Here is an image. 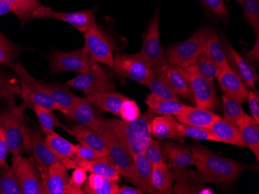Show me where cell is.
Wrapping results in <instances>:
<instances>
[{"label":"cell","instance_id":"obj_1","mask_svg":"<svg viewBox=\"0 0 259 194\" xmlns=\"http://www.w3.org/2000/svg\"><path fill=\"white\" fill-rule=\"evenodd\" d=\"M99 121L126 147L132 156L144 153L151 140V124L155 114L149 109L133 121L106 118L98 113Z\"/></svg>","mask_w":259,"mask_h":194},{"label":"cell","instance_id":"obj_2","mask_svg":"<svg viewBox=\"0 0 259 194\" xmlns=\"http://www.w3.org/2000/svg\"><path fill=\"white\" fill-rule=\"evenodd\" d=\"M195 165L205 181L228 186L238 179L248 166L233 159L222 157L200 144L192 146Z\"/></svg>","mask_w":259,"mask_h":194},{"label":"cell","instance_id":"obj_3","mask_svg":"<svg viewBox=\"0 0 259 194\" xmlns=\"http://www.w3.org/2000/svg\"><path fill=\"white\" fill-rule=\"evenodd\" d=\"M19 78L20 85V96L23 100V103L28 108L41 106L52 110L60 111L57 104L44 86L43 82L35 79L20 61H17L11 67Z\"/></svg>","mask_w":259,"mask_h":194},{"label":"cell","instance_id":"obj_4","mask_svg":"<svg viewBox=\"0 0 259 194\" xmlns=\"http://www.w3.org/2000/svg\"><path fill=\"white\" fill-rule=\"evenodd\" d=\"M210 29L202 28L181 43L171 45L164 59L172 66L185 68L196 63L199 53L203 51Z\"/></svg>","mask_w":259,"mask_h":194},{"label":"cell","instance_id":"obj_5","mask_svg":"<svg viewBox=\"0 0 259 194\" xmlns=\"http://www.w3.org/2000/svg\"><path fill=\"white\" fill-rule=\"evenodd\" d=\"M25 104L16 105L15 101L9 102L8 107L0 113V128L6 135L9 150L13 158L23 153V135L22 126L24 121Z\"/></svg>","mask_w":259,"mask_h":194},{"label":"cell","instance_id":"obj_6","mask_svg":"<svg viewBox=\"0 0 259 194\" xmlns=\"http://www.w3.org/2000/svg\"><path fill=\"white\" fill-rule=\"evenodd\" d=\"M113 71L120 82L131 79L141 85H146L154 76L151 65L141 53H116Z\"/></svg>","mask_w":259,"mask_h":194},{"label":"cell","instance_id":"obj_7","mask_svg":"<svg viewBox=\"0 0 259 194\" xmlns=\"http://www.w3.org/2000/svg\"><path fill=\"white\" fill-rule=\"evenodd\" d=\"M66 85L81 91L85 95L100 91H113L116 87L113 75L97 62H93L88 72L69 80Z\"/></svg>","mask_w":259,"mask_h":194},{"label":"cell","instance_id":"obj_8","mask_svg":"<svg viewBox=\"0 0 259 194\" xmlns=\"http://www.w3.org/2000/svg\"><path fill=\"white\" fill-rule=\"evenodd\" d=\"M178 68L189 84L193 100L197 106L203 107L211 111L216 109L218 107V98L214 85L199 73L196 63L187 68Z\"/></svg>","mask_w":259,"mask_h":194},{"label":"cell","instance_id":"obj_9","mask_svg":"<svg viewBox=\"0 0 259 194\" xmlns=\"http://www.w3.org/2000/svg\"><path fill=\"white\" fill-rule=\"evenodd\" d=\"M44 133L41 130H33L24 124L22 126L23 150L30 153L40 173L59 160L47 144Z\"/></svg>","mask_w":259,"mask_h":194},{"label":"cell","instance_id":"obj_10","mask_svg":"<svg viewBox=\"0 0 259 194\" xmlns=\"http://www.w3.org/2000/svg\"><path fill=\"white\" fill-rule=\"evenodd\" d=\"M85 47L92 60L113 68L114 63L113 53L117 50L113 39L101 27L96 24L84 33Z\"/></svg>","mask_w":259,"mask_h":194},{"label":"cell","instance_id":"obj_11","mask_svg":"<svg viewBox=\"0 0 259 194\" xmlns=\"http://www.w3.org/2000/svg\"><path fill=\"white\" fill-rule=\"evenodd\" d=\"M49 60L52 73L73 72L78 75L88 72L94 62L85 46L73 51L53 50L49 56Z\"/></svg>","mask_w":259,"mask_h":194},{"label":"cell","instance_id":"obj_12","mask_svg":"<svg viewBox=\"0 0 259 194\" xmlns=\"http://www.w3.org/2000/svg\"><path fill=\"white\" fill-rule=\"evenodd\" d=\"M11 168L18 179L22 194H46L40 171L32 158L22 155L13 158Z\"/></svg>","mask_w":259,"mask_h":194},{"label":"cell","instance_id":"obj_13","mask_svg":"<svg viewBox=\"0 0 259 194\" xmlns=\"http://www.w3.org/2000/svg\"><path fill=\"white\" fill-rule=\"evenodd\" d=\"M100 134L103 136L108 147L109 161L118 170L120 175L133 183L136 176L134 156L107 128L101 127Z\"/></svg>","mask_w":259,"mask_h":194},{"label":"cell","instance_id":"obj_14","mask_svg":"<svg viewBox=\"0 0 259 194\" xmlns=\"http://www.w3.org/2000/svg\"><path fill=\"white\" fill-rule=\"evenodd\" d=\"M97 9L77 12L62 13L54 11L51 7L42 6L33 14V20H56L75 27L80 33H85L97 24Z\"/></svg>","mask_w":259,"mask_h":194},{"label":"cell","instance_id":"obj_15","mask_svg":"<svg viewBox=\"0 0 259 194\" xmlns=\"http://www.w3.org/2000/svg\"><path fill=\"white\" fill-rule=\"evenodd\" d=\"M46 194H84L81 188L73 184L68 169L58 160L40 173Z\"/></svg>","mask_w":259,"mask_h":194},{"label":"cell","instance_id":"obj_16","mask_svg":"<svg viewBox=\"0 0 259 194\" xmlns=\"http://www.w3.org/2000/svg\"><path fill=\"white\" fill-rule=\"evenodd\" d=\"M160 10L157 9L143 35V45L140 53L151 68L164 60V50L160 40Z\"/></svg>","mask_w":259,"mask_h":194},{"label":"cell","instance_id":"obj_17","mask_svg":"<svg viewBox=\"0 0 259 194\" xmlns=\"http://www.w3.org/2000/svg\"><path fill=\"white\" fill-rule=\"evenodd\" d=\"M221 43L231 70L242 80L248 88L255 90L254 85L258 79L255 68L233 47L226 37L223 36Z\"/></svg>","mask_w":259,"mask_h":194},{"label":"cell","instance_id":"obj_18","mask_svg":"<svg viewBox=\"0 0 259 194\" xmlns=\"http://www.w3.org/2000/svg\"><path fill=\"white\" fill-rule=\"evenodd\" d=\"M155 75L161 77L177 95L188 99H193L189 84L177 67L167 63L164 59L163 61L152 68Z\"/></svg>","mask_w":259,"mask_h":194},{"label":"cell","instance_id":"obj_19","mask_svg":"<svg viewBox=\"0 0 259 194\" xmlns=\"http://www.w3.org/2000/svg\"><path fill=\"white\" fill-rule=\"evenodd\" d=\"M161 149L165 163L168 162L174 170L195 165L194 156L187 146L166 142L161 145Z\"/></svg>","mask_w":259,"mask_h":194},{"label":"cell","instance_id":"obj_20","mask_svg":"<svg viewBox=\"0 0 259 194\" xmlns=\"http://www.w3.org/2000/svg\"><path fill=\"white\" fill-rule=\"evenodd\" d=\"M217 79L224 94L241 104L247 101L250 88L231 69L221 71Z\"/></svg>","mask_w":259,"mask_h":194},{"label":"cell","instance_id":"obj_21","mask_svg":"<svg viewBox=\"0 0 259 194\" xmlns=\"http://www.w3.org/2000/svg\"><path fill=\"white\" fill-rule=\"evenodd\" d=\"M174 116L177 121L183 124L203 128H207L221 118L213 111L199 106H187Z\"/></svg>","mask_w":259,"mask_h":194},{"label":"cell","instance_id":"obj_22","mask_svg":"<svg viewBox=\"0 0 259 194\" xmlns=\"http://www.w3.org/2000/svg\"><path fill=\"white\" fill-rule=\"evenodd\" d=\"M45 140L52 151L67 169H72L77 167L75 160L76 156L75 145L70 143L57 133L47 134Z\"/></svg>","mask_w":259,"mask_h":194},{"label":"cell","instance_id":"obj_23","mask_svg":"<svg viewBox=\"0 0 259 194\" xmlns=\"http://www.w3.org/2000/svg\"><path fill=\"white\" fill-rule=\"evenodd\" d=\"M66 133L73 136L81 144L92 148L103 156H108V147L103 136L100 133L80 124L72 128H68Z\"/></svg>","mask_w":259,"mask_h":194},{"label":"cell","instance_id":"obj_24","mask_svg":"<svg viewBox=\"0 0 259 194\" xmlns=\"http://www.w3.org/2000/svg\"><path fill=\"white\" fill-rule=\"evenodd\" d=\"M44 86L58 105L60 111L70 118L78 96L75 95L67 85L44 83Z\"/></svg>","mask_w":259,"mask_h":194},{"label":"cell","instance_id":"obj_25","mask_svg":"<svg viewBox=\"0 0 259 194\" xmlns=\"http://www.w3.org/2000/svg\"><path fill=\"white\" fill-rule=\"evenodd\" d=\"M135 179L133 184L138 186L144 193H158L152 183L153 166L144 153L134 156Z\"/></svg>","mask_w":259,"mask_h":194},{"label":"cell","instance_id":"obj_26","mask_svg":"<svg viewBox=\"0 0 259 194\" xmlns=\"http://www.w3.org/2000/svg\"><path fill=\"white\" fill-rule=\"evenodd\" d=\"M85 98L92 105L100 108L101 111L118 116L122 104L128 98L119 92L106 91L87 95Z\"/></svg>","mask_w":259,"mask_h":194},{"label":"cell","instance_id":"obj_27","mask_svg":"<svg viewBox=\"0 0 259 194\" xmlns=\"http://www.w3.org/2000/svg\"><path fill=\"white\" fill-rule=\"evenodd\" d=\"M70 118L97 133H100L101 131L98 113L95 112L93 105L85 98L78 97Z\"/></svg>","mask_w":259,"mask_h":194},{"label":"cell","instance_id":"obj_28","mask_svg":"<svg viewBox=\"0 0 259 194\" xmlns=\"http://www.w3.org/2000/svg\"><path fill=\"white\" fill-rule=\"evenodd\" d=\"M206 130L218 137L221 143L234 145L240 148L246 147L238 127L224 118L215 121Z\"/></svg>","mask_w":259,"mask_h":194},{"label":"cell","instance_id":"obj_29","mask_svg":"<svg viewBox=\"0 0 259 194\" xmlns=\"http://www.w3.org/2000/svg\"><path fill=\"white\" fill-rule=\"evenodd\" d=\"M176 121L177 119L170 115L155 117L151 121V135L158 140L171 139L183 143L184 137L176 130Z\"/></svg>","mask_w":259,"mask_h":194},{"label":"cell","instance_id":"obj_30","mask_svg":"<svg viewBox=\"0 0 259 194\" xmlns=\"http://www.w3.org/2000/svg\"><path fill=\"white\" fill-rule=\"evenodd\" d=\"M76 166L83 168L87 172L120 182V174L115 166L109 161L108 157L96 160H83L75 157Z\"/></svg>","mask_w":259,"mask_h":194},{"label":"cell","instance_id":"obj_31","mask_svg":"<svg viewBox=\"0 0 259 194\" xmlns=\"http://www.w3.org/2000/svg\"><path fill=\"white\" fill-rule=\"evenodd\" d=\"M243 141L259 160V123L246 114L238 125Z\"/></svg>","mask_w":259,"mask_h":194},{"label":"cell","instance_id":"obj_32","mask_svg":"<svg viewBox=\"0 0 259 194\" xmlns=\"http://www.w3.org/2000/svg\"><path fill=\"white\" fill-rule=\"evenodd\" d=\"M148 109L158 115H176L187 108L188 105L182 103L179 100L164 99L150 94L145 99Z\"/></svg>","mask_w":259,"mask_h":194},{"label":"cell","instance_id":"obj_33","mask_svg":"<svg viewBox=\"0 0 259 194\" xmlns=\"http://www.w3.org/2000/svg\"><path fill=\"white\" fill-rule=\"evenodd\" d=\"M118 182L90 173L87 181L81 186L84 193L87 194H117Z\"/></svg>","mask_w":259,"mask_h":194},{"label":"cell","instance_id":"obj_34","mask_svg":"<svg viewBox=\"0 0 259 194\" xmlns=\"http://www.w3.org/2000/svg\"><path fill=\"white\" fill-rule=\"evenodd\" d=\"M203 51L210 57L211 60L216 63L220 70L231 69L227 60L222 43L220 41L216 32L212 29H210L209 31Z\"/></svg>","mask_w":259,"mask_h":194},{"label":"cell","instance_id":"obj_35","mask_svg":"<svg viewBox=\"0 0 259 194\" xmlns=\"http://www.w3.org/2000/svg\"><path fill=\"white\" fill-rule=\"evenodd\" d=\"M175 179L174 173L166 163L153 166L152 183L158 193H171Z\"/></svg>","mask_w":259,"mask_h":194},{"label":"cell","instance_id":"obj_36","mask_svg":"<svg viewBox=\"0 0 259 194\" xmlns=\"http://www.w3.org/2000/svg\"><path fill=\"white\" fill-rule=\"evenodd\" d=\"M14 8L21 24L33 20V14L42 7L40 0H4Z\"/></svg>","mask_w":259,"mask_h":194},{"label":"cell","instance_id":"obj_37","mask_svg":"<svg viewBox=\"0 0 259 194\" xmlns=\"http://www.w3.org/2000/svg\"><path fill=\"white\" fill-rule=\"evenodd\" d=\"M32 109L37 115L40 124V128L45 134L55 133V132L54 131L55 127H58L67 132L68 127L65 126L59 121L52 110L48 109L45 107L37 106V105L33 107Z\"/></svg>","mask_w":259,"mask_h":194},{"label":"cell","instance_id":"obj_38","mask_svg":"<svg viewBox=\"0 0 259 194\" xmlns=\"http://www.w3.org/2000/svg\"><path fill=\"white\" fill-rule=\"evenodd\" d=\"M20 85L19 80L8 74L0 72V101L9 102L15 101L16 96L20 95Z\"/></svg>","mask_w":259,"mask_h":194},{"label":"cell","instance_id":"obj_39","mask_svg":"<svg viewBox=\"0 0 259 194\" xmlns=\"http://www.w3.org/2000/svg\"><path fill=\"white\" fill-rule=\"evenodd\" d=\"M222 105L225 114L224 118L238 126L240 121L246 115L241 103L231 98L229 95L224 94L222 96Z\"/></svg>","mask_w":259,"mask_h":194},{"label":"cell","instance_id":"obj_40","mask_svg":"<svg viewBox=\"0 0 259 194\" xmlns=\"http://www.w3.org/2000/svg\"><path fill=\"white\" fill-rule=\"evenodd\" d=\"M20 47L7 39L0 30V64L11 68L20 55Z\"/></svg>","mask_w":259,"mask_h":194},{"label":"cell","instance_id":"obj_41","mask_svg":"<svg viewBox=\"0 0 259 194\" xmlns=\"http://www.w3.org/2000/svg\"><path fill=\"white\" fill-rule=\"evenodd\" d=\"M176 130L183 137H190L196 140H207V141L218 142L221 143V140L216 137L213 133H211L206 128H198L183 124L176 121Z\"/></svg>","mask_w":259,"mask_h":194},{"label":"cell","instance_id":"obj_42","mask_svg":"<svg viewBox=\"0 0 259 194\" xmlns=\"http://www.w3.org/2000/svg\"><path fill=\"white\" fill-rule=\"evenodd\" d=\"M195 63L199 73L209 82L213 83V81L218 78L221 70L203 50L199 53Z\"/></svg>","mask_w":259,"mask_h":194},{"label":"cell","instance_id":"obj_43","mask_svg":"<svg viewBox=\"0 0 259 194\" xmlns=\"http://www.w3.org/2000/svg\"><path fill=\"white\" fill-rule=\"evenodd\" d=\"M0 194H22L18 179L11 166L0 171Z\"/></svg>","mask_w":259,"mask_h":194},{"label":"cell","instance_id":"obj_44","mask_svg":"<svg viewBox=\"0 0 259 194\" xmlns=\"http://www.w3.org/2000/svg\"><path fill=\"white\" fill-rule=\"evenodd\" d=\"M146 86L151 91V94L164 99L179 100L177 95L169 85L164 82L161 77L154 74V76L146 84Z\"/></svg>","mask_w":259,"mask_h":194},{"label":"cell","instance_id":"obj_45","mask_svg":"<svg viewBox=\"0 0 259 194\" xmlns=\"http://www.w3.org/2000/svg\"><path fill=\"white\" fill-rule=\"evenodd\" d=\"M244 17L256 35L259 34V0H242Z\"/></svg>","mask_w":259,"mask_h":194},{"label":"cell","instance_id":"obj_46","mask_svg":"<svg viewBox=\"0 0 259 194\" xmlns=\"http://www.w3.org/2000/svg\"><path fill=\"white\" fill-rule=\"evenodd\" d=\"M205 10L211 15L221 20H226L230 17L229 10L224 0H199Z\"/></svg>","mask_w":259,"mask_h":194},{"label":"cell","instance_id":"obj_47","mask_svg":"<svg viewBox=\"0 0 259 194\" xmlns=\"http://www.w3.org/2000/svg\"><path fill=\"white\" fill-rule=\"evenodd\" d=\"M140 115L141 111L136 101L130 99L129 98L123 101L118 114V116L123 121H133L139 118Z\"/></svg>","mask_w":259,"mask_h":194},{"label":"cell","instance_id":"obj_48","mask_svg":"<svg viewBox=\"0 0 259 194\" xmlns=\"http://www.w3.org/2000/svg\"><path fill=\"white\" fill-rule=\"evenodd\" d=\"M144 154L152 166L165 163L162 152H161V145L154 139L151 138L148 147L144 152Z\"/></svg>","mask_w":259,"mask_h":194},{"label":"cell","instance_id":"obj_49","mask_svg":"<svg viewBox=\"0 0 259 194\" xmlns=\"http://www.w3.org/2000/svg\"><path fill=\"white\" fill-rule=\"evenodd\" d=\"M75 155H76L75 157L83 159V160H96V159L108 157V156H104L100 154L95 150H93L92 148L81 144V143L75 145Z\"/></svg>","mask_w":259,"mask_h":194},{"label":"cell","instance_id":"obj_50","mask_svg":"<svg viewBox=\"0 0 259 194\" xmlns=\"http://www.w3.org/2000/svg\"><path fill=\"white\" fill-rule=\"evenodd\" d=\"M9 150L6 135L4 130L0 128V169H8L10 168L7 163V158Z\"/></svg>","mask_w":259,"mask_h":194},{"label":"cell","instance_id":"obj_51","mask_svg":"<svg viewBox=\"0 0 259 194\" xmlns=\"http://www.w3.org/2000/svg\"><path fill=\"white\" fill-rule=\"evenodd\" d=\"M247 100L249 103L250 110H251L252 118L259 123V95L257 91L249 89L248 98Z\"/></svg>","mask_w":259,"mask_h":194},{"label":"cell","instance_id":"obj_52","mask_svg":"<svg viewBox=\"0 0 259 194\" xmlns=\"http://www.w3.org/2000/svg\"><path fill=\"white\" fill-rule=\"evenodd\" d=\"M256 36H257V39H256V42L253 48L244 52L246 60H248L253 67L258 66L259 63V34Z\"/></svg>","mask_w":259,"mask_h":194},{"label":"cell","instance_id":"obj_53","mask_svg":"<svg viewBox=\"0 0 259 194\" xmlns=\"http://www.w3.org/2000/svg\"><path fill=\"white\" fill-rule=\"evenodd\" d=\"M87 177L88 176H87V170H85L83 168L77 166L72 173L71 179L75 186L78 188H81L87 181Z\"/></svg>","mask_w":259,"mask_h":194},{"label":"cell","instance_id":"obj_54","mask_svg":"<svg viewBox=\"0 0 259 194\" xmlns=\"http://www.w3.org/2000/svg\"><path fill=\"white\" fill-rule=\"evenodd\" d=\"M144 192L139 188L131 187V186H119L117 194H143Z\"/></svg>","mask_w":259,"mask_h":194},{"label":"cell","instance_id":"obj_55","mask_svg":"<svg viewBox=\"0 0 259 194\" xmlns=\"http://www.w3.org/2000/svg\"><path fill=\"white\" fill-rule=\"evenodd\" d=\"M14 8L5 2L4 0H0V17L8 14H14Z\"/></svg>","mask_w":259,"mask_h":194},{"label":"cell","instance_id":"obj_56","mask_svg":"<svg viewBox=\"0 0 259 194\" xmlns=\"http://www.w3.org/2000/svg\"><path fill=\"white\" fill-rule=\"evenodd\" d=\"M237 3L240 4V5H242V0H235Z\"/></svg>","mask_w":259,"mask_h":194}]
</instances>
